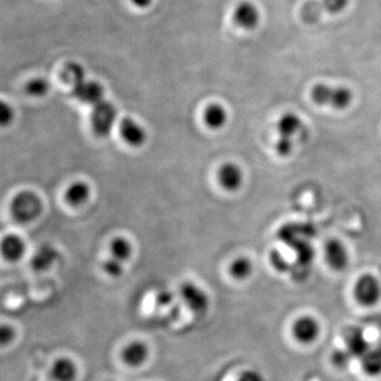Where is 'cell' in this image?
Segmentation results:
<instances>
[{
	"label": "cell",
	"instance_id": "1",
	"mask_svg": "<svg viewBox=\"0 0 381 381\" xmlns=\"http://www.w3.org/2000/svg\"><path fill=\"white\" fill-rule=\"evenodd\" d=\"M10 210L16 222L31 223L43 212V201L32 190H21L11 201Z\"/></svg>",
	"mask_w": 381,
	"mask_h": 381
},
{
	"label": "cell",
	"instance_id": "2",
	"mask_svg": "<svg viewBox=\"0 0 381 381\" xmlns=\"http://www.w3.org/2000/svg\"><path fill=\"white\" fill-rule=\"evenodd\" d=\"M310 98L320 106L345 109L352 101V93L347 87L317 84L310 89Z\"/></svg>",
	"mask_w": 381,
	"mask_h": 381
},
{
	"label": "cell",
	"instance_id": "3",
	"mask_svg": "<svg viewBox=\"0 0 381 381\" xmlns=\"http://www.w3.org/2000/svg\"><path fill=\"white\" fill-rule=\"evenodd\" d=\"M178 297L181 303L194 316H203L210 308V298L200 286L185 282L179 287Z\"/></svg>",
	"mask_w": 381,
	"mask_h": 381
},
{
	"label": "cell",
	"instance_id": "4",
	"mask_svg": "<svg viewBox=\"0 0 381 381\" xmlns=\"http://www.w3.org/2000/svg\"><path fill=\"white\" fill-rule=\"evenodd\" d=\"M117 121V109L109 101L95 105L91 113V126L96 136L106 138L111 135Z\"/></svg>",
	"mask_w": 381,
	"mask_h": 381
},
{
	"label": "cell",
	"instance_id": "5",
	"mask_svg": "<svg viewBox=\"0 0 381 381\" xmlns=\"http://www.w3.org/2000/svg\"><path fill=\"white\" fill-rule=\"evenodd\" d=\"M347 4L349 0H310L302 6L300 17L305 24H315L322 15L342 12Z\"/></svg>",
	"mask_w": 381,
	"mask_h": 381
},
{
	"label": "cell",
	"instance_id": "6",
	"mask_svg": "<svg viewBox=\"0 0 381 381\" xmlns=\"http://www.w3.org/2000/svg\"><path fill=\"white\" fill-rule=\"evenodd\" d=\"M354 298L361 306L373 308L381 300V283L374 275H363L354 286Z\"/></svg>",
	"mask_w": 381,
	"mask_h": 381
},
{
	"label": "cell",
	"instance_id": "7",
	"mask_svg": "<svg viewBox=\"0 0 381 381\" xmlns=\"http://www.w3.org/2000/svg\"><path fill=\"white\" fill-rule=\"evenodd\" d=\"M322 327L319 320L312 315L298 318L291 326V334L300 345H310L316 342L321 335Z\"/></svg>",
	"mask_w": 381,
	"mask_h": 381
},
{
	"label": "cell",
	"instance_id": "8",
	"mask_svg": "<svg viewBox=\"0 0 381 381\" xmlns=\"http://www.w3.org/2000/svg\"><path fill=\"white\" fill-rule=\"evenodd\" d=\"M151 357V349L143 340H133L124 345L120 358L129 369H140L146 365Z\"/></svg>",
	"mask_w": 381,
	"mask_h": 381
},
{
	"label": "cell",
	"instance_id": "9",
	"mask_svg": "<svg viewBox=\"0 0 381 381\" xmlns=\"http://www.w3.org/2000/svg\"><path fill=\"white\" fill-rule=\"evenodd\" d=\"M72 96L85 105L93 107L104 100V89L96 81H87L76 85L71 91Z\"/></svg>",
	"mask_w": 381,
	"mask_h": 381
},
{
	"label": "cell",
	"instance_id": "10",
	"mask_svg": "<svg viewBox=\"0 0 381 381\" xmlns=\"http://www.w3.org/2000/svg\"><path fill=\"white\" fill-rule=\"evenodd\" d=\"M260 11L253 2L243 1L236 6L233 12V21L238 27L245 30L255 29L260 23Z\"/></svg>",
	"mask_w": 381,
	"mask_h": 381
},
{
	"label": "cell",
	"instance_id": "11",
	"mask_svg": "<svg viewBox=\"0 0 381 381\" xmlns=\"http://www.w3.org/2000/svg\"><path fill=\"white\" fill-rule=\"evenodd\" d=\"M218 181L220 187L228 192H235L244 183V174L238 164L228 162L218 170Z\"/></svg>",
	"mask_w": 381,
	"mask_h": 381
},
{
	"label": "cell",
	"instance_id": "12",
	"mask_svg": "<svg viewBox=\"0 0 381 381\" xmlns=\"http://www.w3.org/2000/svg\"><path fill=\"white\" fill-rule=\"evenodd\" d=\"M52 381H76L78 375V367L69 356L58 357L50 367Z\"/></svg>",
	"mask_w": 381,
	"mask_h": 381
},
{
	"label": "cell",
	"instance_id": "13",
	"mask_svg": "<svg viewBox=\"0 0 381 381\" xmlns=\"http://www.w3.org/2000/svg\"><path fill=\"white\" fill-rule=\"evenodd\" d=\"M120 135L126 143L133 148H139L146 141V131L137 121L127 117L122 120L119 127Z\"/></svg>",
	"mask_w": 381,
	"mask_h": 381
},
{
	"label": "cell",
	"instance_id": "14",
	"mask_svg": "<svg viewBox=\"0 0 381 381\" xmlns=\"http://www.w3.org/2000/svg\"><path fill=\"white\" fill-rule=\"evenodd\" d=\"M325 260L330 268L336 271L343 270L349 264L347 247L339 240H330L325 246Z\"/></svg>",
	"mask_w": 381,
	"mask_h": 381
},
{
	"label": "cell",
	"instance_id": "15",
	"mask_svg": "<svg viewBox=\"0 0 381 381\" xmlns=\"http://www.w3.org/2000/svg\"><path fill=\"white\" fill-rule=\"evenodd\" d=\"M345 342V350L350 352V356L358 357L359 359L371 347L365 339L362 330L357 327L347 330Z\"/></svg>",
	"mask_w": 381,
	"mask_h": 381
},
{
	"label": "cell",
	"instance_id": "16",
	"mask_svg": "<svg viewBox=\"0 0 381 381\" xmlns=\"http://www.w3.org/2000/svg\"><path fill=\"white\" fill-rule=\"evenodd\" d=\"M26 245L24 240L15 234H9L1 240V254L9 262H17L25 254Z\"/></svg>",
	"mask_w": 381,
	"mask_h": 381
},
{
	"label": "cell",
	"instance_id": "17",
	"mask_svg": "<svg viewBox=\"0 0 381 381\" xmlns=\"http://www.w3.org/2000/svg\"><path fill=\"white\" fill-rule=\"evenodd\" d=\"M361 369L369 377L381 376V345L371 347L360 358Z\"/></svg>",
	"mask_w": 381,
	"mask_h": 381
},
{
	"label": "cell",
	"instance_id": "18",
	"mask_svg": "<svg viewBox=\"0 0 381 381\" xmlns=\"http://www.w3.org/2000/svg\"><path fill=\"white\" fill-rule=\"evenodd\" d=\"M59 253L52 246H41L31 260L33 270L43 273L48 270L58 260Z\"/></svg>",
	"mask_w": 381,
	"mask_h": 381
},
{
	"label": "cell",
	"instance_id": "19",
	"mask_svg": "<svg viewBox=\"0 0 381 381\" xmlns=\"http://www.w3.org/2000/svg\"><path fill=\"white\" fill-rule=\"evenodd\" d=\"M203 121L211 129L222 128L228 121V113L223 105L213 103L205 107Z\"/></svg>",
	"mask_w": 381,
	"mask_h": 381
},
{
	"label": "cell",
	"instance_id": "20",
	"mask_svg": "<svg viewBox=\"0 0 381 381\" xmlns=\"http://www.w3.org/2000/svg\"><path fill=\"white\" fill-rule=\"evenodd\" d=\"M91 197V188L84 181H76L67 188L65 199L69 205L78 207L84 205Z\"/></svg>",
	"mask_w": 381,
	"mask_h": 381
},
{
	"label": "cell",
	"instance_id": "21",
	"mask_svg": "<svg viewBox=\"0 0 381 381\" xmlns=\"http://www.w3.org/2000/svg\"><path fill=\"white\" fill-rule=\"evenodd\" d=\"M302 127H303V122L301 118L293 113H285L278 122V131H279L280 136H283V137L293 138L295 133H299Z\"/></svg>",
	"mask_w": 381,
	"mask_h": 381
},
{
	"label": "cell",
	"instance_id": "22",
	"mask_svg": "<svg viewBox=\"0 0 381 381\" xmlns=\"http://www.w3.org/2000/svg\"><path fill=\"white\" fill-rule=\"evenodd\" d=\"M61 76L66 84L70 85L73 88L76 85L81 84L86 80V72L80 64L70 62L64 67Z\"/></svg>",
	"mask_w": 381,
	"mask_h": 381
},
{
	"label": "cell",
	"instance_id": "23",
	"mask_svg": "<svg viewBox=\"0 0 381 381\" xmlns=\"http://www.w3.org/2000/svg\"><path fill=\"white\" fill-rule=\"evenodd\" d=\"M229 273L232 278L238 281L248 279L253 273V264L248 258H235L229 267Z\"/></svg>",
	"mask_w": 381,
	"mask_h": 381
},
{
	"label": "cell",
	"instance_id": "24",
	"mask_svg": "<svg viewBox=\"0 0 381 381\" xmlns=\"http://www.w3.org/2000/svg\"><path fill=\"white\" fill-rule=\"evenodd\" d=\"M111 258L124 263L131 258L133 246H131V242L128 240L120 236V238H116L111 242Z\"/></svg>",
	"mask_w": 381,
	"mask_h": 381
},
{
	"label": "cell",
	"instance_id": "25",
	"mask_svg": "<svg viewBox=\"0 0 381 381\" xmlns=\"http://www.w3.org/2000/svg\"><path fill=\"white\" fill-rule=\"evenodd\" d=\"M50 84L46 78H36L29 81L26 85V91L28 95L34 96V98H41L49 93Z\"/></svg>",
	"mask_w": 381,
	"mask_h": 381
},
{
	"label": "cell",
	"instance_id": "26",
	"mask_svg": "<svg viewBox=\"0 0 381 381\" xmlns=\"http://www.w3.org/2000/svg\"><path fill=\"white\" fill-rule=\"evenodd\" d=\"M102 269L108 277L119 278L124 271L123 263L116 258H109L103 262Z\"/></svg>",
	"mask_w": 381,
	"mask_h": 381
},
{
	"label": "cell",
	"instance_id": "27",
	"mask_svg": "<svg viewBox=\"0 0 381 381\" xmlns=\"http://www.w3.org/2000/svg\"><path fill=\"white\" fill-rule=\"evenodd\" d=\"M293 144L291 138L280 136V139L278 140L277 144H275V150H277L278 154L282 157L288 156L293 152Z\"/></svg>",
	"mask_w": 381,
	"mask_h": 381
},
{
	"label": "cell",
	"instance_id": "28",
	"mask_svg": "<svg viewBox=\"0 0 381 381\" xmlns=\"http://www.w3.org/2000/svg\"><path fill=\"white\" fill-rule=\"evenodd\" d=\"M352 357L350 356V352L347 350H339L332 354V363L336 365L339 369H343L349 365L350 359Z\"/></svg>",
	"mask_w": 381,
	"mask_h": 381
},
{
	"label": "cell",
	"instance_id": "29",
	"mask_svg": "<svg viewBox=\"0 0 381 381\" xmlns=\"http://www.w3.org/2000/svg\"><path fill=\"white\" fill-rule=\"evenodd\" d=\"M15 335H16V332H15V330L12 326L9 325V324H2L1 330H0V341H1V345L4 347L11 345L14 341Z\"/></svg>",
	"mask_w": 381,
	"mask_h": 381
},
{
	"label": "cell",
	"instance_id": "30",
	"mask_svg": "<svg viewBox=\"0 0 381 381\" xmlns=\"http://www.w3.org/2000/svg\"><path fill=\"white\" fill-rule=\"evenodd\" d=\"M14 118V111L10 105L6 104V102L1 103V108H0V122L2 126H9L12 122Z\"/></svg>",
	"mask_w": 381,
	"mask_h": 381
},
{
	"label": "cell",
	"instance_id": "31",
	"mask_svg": "<svg viewBox=\"0 0 381 381\" xmlns=\"http://www.w3.org/2000/svg\"><path fill=\"white\" fill-rule=\"evenodd\" d=\"M173 301H174V295L171 291L166 290V289H162L156 295V302L160 308L171 306Z\"/></svg>",
	"mask_w": 381,
	"mask_h": 381
},
{
	"label": "cell",
	"instance_id": "32",
	"mask_svg": "<svg viewBox=\"0 0 381 381\" xmlns=\"http://www.w3.org/2000/svg\"><path fill=\"white\" fill-rule=\"evenodd\" d=\"M131 4L133 6H137V8L144 9L148 8V6H151L153 0H131Z\"/></svg>",
	"mask_w": 381,
	"mask_h": 381
}]
</instances>
